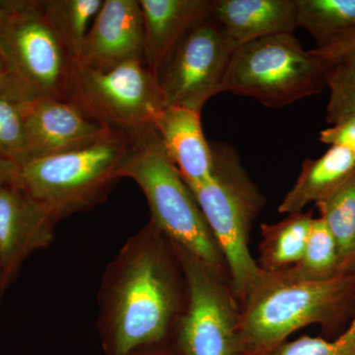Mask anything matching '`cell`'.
Returning a JSON list of instances; mask_svg holds the SVG:
<instances>
[{
    "mask_svg": "<svg viewBox=\"0 0 355 355\" xmlns=\"http://www.w3.org/2000/svg\"><path fill=\"white\" fill-rule=\"evenodd\" d=\"M15 85H18V84L14 79L6 55H4L3 51L0 46V92Z\"/></svg>",
    "mask_w": 355,
    "mask_h": 355,
    "instance_id": "obj_28",
    "label": "cell"
},
{
    "mask_svg": "<svg viewBox=\"0 0 355 355\" xmlns=\"http://www.w3.org/2000/svg\"><path fill=\"white\" fill-rule=\"evenodd\" d=\"M200 114L165 107L154 123L166 154L190 188L207 182L214 171V153L203 135Z\"/></svg>",
    "mask_w": 355,
    "mask_h": 355,
    "instance_id": "obj_14",
    "label": "cell"
},
{
    "mask_svg": "<svg viewBox=\"0 0 355 355\" xmlns=\"http://www.w3.org/2000/svg\"><path fill=\"white\" fill-rule=\"evenodd\" d=\"M236 48L211 15L184 34L158 74L164 107L200 112L221 93Z\"/></svg>",
    "mask_w": 355,
    "mask_h": 355,
    "instance_id": "obj_10",
    "label": "cell"
},
{
    "mask_svg": "<svg viewBox=\"0 0 355 355\" xmlns=\"http://www.w3.org/2000/svg\"><path fill=\"white\" fill-rule=\"evenodd\" d=\"M104 0H44L40 6L67 50L80 60L89 23L99 12Z\"/></svg>",
    "mask_w": 355,
    "mask_h": 355,
    "instance_id": "obj_21",
    "label": "cell"
},
{
    "mask_svg": "<svg viewBox=\"0 0 355 355\" xmlns=\"http://www.w3.org/2000/svg\"><path fill=\"white\" fill-rule=\"evenodd\" d=\"M132 60H146L139 1L104 0L77 64L107 69Z\"/></svg>",
    "mask_w": 355,
    "mask_h": 355,
    "instance_id": "obj_13",
    "label": "cell"
},
{
    "mask_svg": "<svg viewBox=\"0 0 355 355\" xmlns=\"http://www.w3.org/2000/svg\"><path fill=\"white\" fill-rule=\"evenodd\" d=\"M299 28L316 43L313 53L326 62L355 44V0H296Z\"/></svg>",
    "mask_w": 355,
    "mask_h": 355,
    "instance_id": "obj_18",
    "label": "cell"
},
{
    "mask_svg": "<svg viewBox=\"0 0 355 355\" xmlns=\"http://www.w3.org/2000/svg\"><path fill=\"white\" fill-rule=\"evenodd\" d=\"M25 130L30 161L83 148L114 128L97 120L76 102L44 97L28 100Z\"/></svg>",
    "mask_w": 355,
    "mask_h": 355,
    "instance_id": "obj_11",
    "label": "cell"
},
{
    "mask_svg": "<svg viewBox=\"0 0 355 355\" xmlns=\"http://www.w3.org/2000/svg\"><path fill=\"white\" fill-rule=\"evenodd\" d=\"M72 101L102 123L130 133L154 127L165 108L158 77L142 60L107 69L76 64Z\"/></svg>",
    "mask_w": 355,
    "mask_h": 355,
    "instance_id": "obj_9",
    "label": "cell"
},
{
    "mask_svg": "<svg viewBox=\"0 0 355 355\" xmlns=\"http://www.w3.org/2000/svg\"><path fill=\"white\" fill-rule=\"evenodd\" d=\"M295 279L324 280L343 275L340 270L338 247L323 219L313 218L304 254L295 266L279 270Z\"/></svg>",
    "mask_w": 355,
    "mask_h": 355,
    "instance_id": "obj_22",
    "label": "cell"
},
{
    "mask_svg": "<svg viewBox=\"0 0 355 355\" xmlns=\"http://www.w3.org/2000/svg\"><path fill=\"white\" fill-rule=\"evenodd\" d=\"M14 3L15 0L10 1H0V30L6 25L13 12Z\"/></svg>",
    "mask_w": 355,
    "mask_h": 355,
    "instance_id": "obj_30",
    "label": "cell"
},
{
    "mask_svg": "<svg viewBox=\"0 0 355 355\" xmlns=\"http://www.w3.org/2000/svg\"><path fill=\"white\" fill-rule=\"evenodd\" d=\"M214 171L205 183L190 188L230 270L232 286L246 299L261 270L250 254L249 233L263 198L233 147L211 146Z\"/></svg>",
    "mask_w": 355,
    "mask_h": 355,
    "instance_id": "obj_5",
    "label": "cell"
},
{
    "mask_svg": "<svg viewBox=\"0 0 355 355\" xmlns=\"http://www.w3.org/2000/svg\"><path fill=\"white\" fill-rule=\"evenodd\" d=\"M327 86L330 88L327 121L333 125L355 116V67L345 64L330 65Z\"/></svg>",
    "mask_w": 355,
    "mask_h": 355,
    "instance_id": "obj_24",
    "label": "cell"
},
{
    "mask_svg": "<svg viewBox=\"0 0 355 355\" xmlns=\"http://www.w3.org/2000/svg\"><path fill=\"white\" fill-rule=\"evenodd\" d=\"M20 166L0 158V189L19 183Z\"/></svg>",
    "mask_w": 355,
    "mask_h": 355,
    "instance_id": "obj_27",
    "label": "cell"
},
{
    "mask_svg": "<svg viewBox=\"0 0 355 355\" xmlns=\"http://www.w3.org/2000/svg\"><path fill=\"white\" fill-rule=\"evenodd\" d=\"M133 148L135 133L114 128L83 148L28 161L18 184L58 222L104 202L125 178Z\"/></svg>",
    "mask_w": 355,
    "mask_h": 355,
    "instance_id": "obj_3",
    "label": "cell"
},
{
    "mask_svg": "<svg viewBox=\"0 0 355 355\" xmlns=\"http://www.w3.org/2000/svg\"><path fill=\"white\" fill-rule=\"evenodd\" d=\"M313 217L311 214H289L275 224H261V272H277L295 266L304 254Z\"/></svg>",
    "mask_w": 355,
    "mask_h": 355,
    "instance_id": "obj_19",
    "label": "cell"
},
{
    "mask_svg": "<svg viewBox=\"0 0 355 355\" xmlns=\"http://www.w3.org/2000/svg\"><path fill=\"white\" fill-rule=\"evenodd\" d=\"M324 62L328 65L345 64L355 67V44L354 46H349V48L345 49V50L338 51V53L331 55Z\"/></svg>",
    "mask_w": 355,
    "mask_h": 355,
    "instance_id": "obj_29",
    "label": "cell"
},
{
    "mask_svg": "<svg viewBox=\"0 0 355 355\" xmlns=\"http://www.w3.org/2000/svg\"><path fill=\"white\" fill-rule=\"evenodd\" d=\"M355 172V155L331 146L318 159H307L291 190L279 207L280 214H295L311 202H319L347 182Z\"/></svg>",
    "mask_w": 355,
    "mask_h": 355,
    "instance_id": "obj_17",
    "label": "cell"
},
{
    "mask_svg": "<svg viewBox=\"0 0 355 355\" xmlns=\"http://www.w3.org/2000/svg\"><path fill=\"white\" fill-rule=\"evenodd\" d=\"M316 205L338 247L340 273H354L355 172Z\"/></svg>",
    "mask_w": 355,
    "mask_h": 355,
    "instance_id": "obj_20",
    "label": "cell"
},
{
    "mask_svg": "<svg viewBox=\"0 0 355 355\" xmlns=\"http://www.w3.org/2000/svg\"><path fill=\"white\" fill-rule=\"evenodd\" d=\"M173 248L187 288L183 313L175 329L180 355L237 354L242 350L241 313L220 272L184 250Z\"/></svg>",
    "mask_w": 355,
    "mask_h": 355,
    "instance_id": "obj_8",
    "label": "cell"
},
{
    "mask_svg": "<svg viewBox=\"0 0 355 355\" xmlns=\"http://www.w3.org/2000/svg\"><path fill=\"white\" fill-rule=\"evenodd\" d=\"M27 101L18 85L0 92V158L20 167L28 161L25 130Z\"/></svg>",
    "mask_w": 355,
    "mask_h": 355,
    "instance_id": "obj_23",
    "label": "cell"
},
{
    "mask_svg": "<svg viewBox=\"0 0 355 355\" xmlns=\"http://www.w3.org/2000/svg\"><path fill=\"white\" fill-rule=\"evenodd\" d=\"M319 139L327 146L343 147L355 155V116L322 130Z\"/></svg>",
    "mask_w": 355,
    "mask_h": 355,
    "instance_id": "obj_26",
    "label": "cell"
},
{
    "mask_svg": "<svg viewBox=\"0 0 355 355\" xmlns=\"http://www.w3.org/2000/svg\"><path fill=\"white\" fill-rule=\"evenodd\" d=\"M354 295L355 272L305 280L282 272H261L240 317L242 350L268 354L299 329L334 321Z\"/></svg>",
    "mask_w": 355,
    "mask_h": 355,
    "instance_id": "obj_2",
    "label": "cell"
},
{
    "mask_svg": "<svg viewBox=\"0 0 355 355\" xmlns=\"http://www.w3.org/2000/svg\"><path fill=\"white\" fill-rule=\"evenodd\" d=\"M275 355H355V317L349 329L331 342L304 336L282 343L275 350Z\"/></svg>",
    "mask_w": 355,
    "mask_h": 355,
    "instance_id": "obj_25",
    "label": "cell"
},
{
    "mask_svg": "<svg viewBox=\"0 0 355 355\" xmlns=\"http://www.w3.org/2000/svg\"><path fill=\"white\" fill-rule=\"evenodd\" d=\"M0 46L26 99L72 101L77 62L40 1L15 0L8 22L0 30Z\"/></svg>",
    "mask_w": 355,
    "mask_h": 355,
    "instance_id": "obj_7",
    "label": "cell"
},
{
    "mask_svg": "<svg viewBox=\"0 0 355 355\" xmlns=\"http://www.w3.org/2000/svg\"><path fill=\"white\" fill-rule=\"evenodd\" d=\"M158 347H149V349L139 350V352H135V354L132 355H170L165 354L162 350L157 349Z\"/></svg>",
    "mask_w": 355,
    "mask_h": 355,
    "instance_id": "obj_31",
    "label": "cell"
},
{
    "mask_svg": "<svg viewBox=\"0 0 355 355\" xmlns=\"http://www.w3.org/2000/svg\"><path fill=\"white\" fill-rule=\"evenodd\" d=\"M329 69L293 34L275 35L235 50L221 93L247 96L268 108H282L321 92Z\"/></svg>",
    "mask_w": 355,
    "mask_h": 355,
    "instance_id": "obj_6",
    "label": "cell"
},
{
    "mask_svg": "<svg viewBox=\"0 0 355 355\" xmlns=\"http://www.w3.org/2000/svg\"><path fill=\"white\" fill-rule=\"evenodd\" d=\"M146 58L158 77L187 32L211 15V0H139Z\"/></svg>",
    "mask_w": 355,
    "mask_h": 355,
    "instance_id": "obj_16",
    "label": "cell"
},
{
    "mask_svg": "<svg viewBox=\"0 0 355 355\" xmlns=\"http://www.w3.org/2000/svg\"><path fill=\"white\" fill-rule=\"evenodd\" d=\"M57 223L19 184L0 189V292L32 254L50 246Z\"/></svg>",
    "mask_w": 355,
    "mask_h": 355,
    "instance_id": "obj_12",
    "label": "cell"
},
{
    "mask_svg": "<svg viewBox=\"0 0 355 355\" xmlns=\"http://www.w3.org/2000/svg\"><path fill=\"white\" fill-rule=\"evenodd\" d=\"M186 296L176 252L149 222L103 275L97 326L105 354L132 355L160 345L176 329Z\"/></svg>",
    "mask_w": 355,
    "mask_h": 355,
    "instance_id": "obj_1",
    "label": "cell"
},
{
    "mask_svg": "<svg viewBox=\"0 0 355 355\" xmlns=\"http://www.w3.org/2000/svg\"><path fill=\"white\" fill-rule=\"evenodd\" d=\"M125 178L144 191L151 223L173 246L220 272L223 256L190 187L166 154L155 128L135 133Z\"/></svg>",
    "mask_w": 355,
    "mask_h": 355,
    "instance_id": "obj_4",
    "label": "cell"
},
{
    "mask_svg": "<svg viewBox=\"0 0 355 355\" xmlns=\"http://www.w3.org/2000/svg\"><path fill=\"white\" fill-rule=\"evenodd\" d=\"M211 17L236 50L268 37L293 34L299 28L296 0H211Z\"/></svg>",
    "mask_w": 355,
    "mask_h": 355,
    "instance_id": "obj_15",
    "label": "cell"
}]
</instances>
